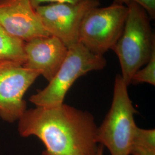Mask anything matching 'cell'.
Returning a JSON list of instances; mask_svg holds the SVG:
<instances>
[{
	"label": "cell",
	"instance_id": "cell-13",
	"mask_svg": "<svg viewBox=\"0 0 155 155\" xmlns=\"http://www.w3.org/2000/svg\"><path fill=\"white\" fill-rule=\"evenodd\" d=\"M134 2L143 7L147 12L150 19L155 17V0H114L113 2L117 4L127 6L130 2Z\"/></svg>",
	"mask_w": 155,
	"mask_h": 155
},
{
	"label": "cell",
	"instance_id": "cell-5",
	"mask_svg": "<svg viewBox=\"0 0 155 155\" xmlns=\"http://www.w3.org/2000/svg\"><path fill=\"white\" fill-rule=\"evenodd\" d=\"M127 6L110 5L91 10L82 22L79 42L95 54L103 55L112 50L122 34L126 22Z\"/></svg>",
	"mask_w": 155,
	"mask_h": 155
},
{
	"label": "cell",
	"instance_id": "cell-2",
	"mask_svg": "<svg viewBox=\"0 0 155 155\" xmlns=\"http://www.w3.org/2000/svg\"><path fill=\"white\" fill-rule=\"evenodd\" d=\"M122 34L112 50L120 61L123 80L127 86L133 75L145 66L155 51V33L150 18L143 7L131 2Z\"/></svg>",
	"mask_w": 155,
	"mask_h": 155
},
{
	"label": "cell",
	"instance_id": "cell-8",
	"mask_svg": "<svg viewBox=\"0 0 155 155\" xmlns=\"http://www.w3.org/2000/svg\"><path fill=\"white\" fill-rule=\"evenodd\" d=\"M0 25L25 42L50 36L29 0H0Z\"/></svg>",
	"mask_w": 155,
	"mask_h": 155
},
{
	"label": "cell",
	"instance_id": "cell-4",
	"mask_svg": "<svg viewBox=\"0 0 155 155\" xmlns=\"http://www.w3.org/2000/svg\"><path fill=\"white\" fill-rule=\"evenodd\" d=\"M106 64L104 56L91 52L79 42L68 48L64 61L47 86L32 95L29 100L37 107L61 105L68 91L79 78L90 71L101 70Z\"/></svg>",
	"mask_w": 155,
	"mask_h": 155
},
{
	"label": "cell",
	"instance_id": "cell-3",
	"mask_svg": "<svg viewBox=\"0 0 155 155\" xmlns=\"http://www.w3.org/2000/svg\"><path fill=\"white\" fill-rule=\"evenodd\" d=\"M134 107L127 86L120 74L115 78L110 109L97 130L98 144L106 147L111 155H130L133 133L137 126Z\"/></svg>",
	"mask_w": 155,
	"mask_h": 155
},
{
	"label": "cell",
	"instance_id": "cell-16",
	"mask_svg": "<svg viewBox=\"0 0 155 155\" xmlns=\"http://www.w3.org/2000/svg\"><path fill=\"white\" fill-rule=\"evenodd\" d=\"M104 147L101 144H99L97 155H104Z\"/></svg>",
	"mask_w": 155,
	"mask_h": 155
},
{
	"label": "cell",
	"instance_id": "cell-14",
	"mask_svg": "<svg viewBox=\"0 0 155 155\" xmlns=\"http://www.w3.org/2000/svg\"><path fill=\"white\" fill-rule=\"evenodd\" d=\"M31 4L35 9L39 6L41 5L45 2H52V3H61V4H77L81 3L85 0H29Z\"/></svg>",
	"mask_w": 155,
	"mask_h": 155
},
{
	"label": "cell",
	"instance_id": "cell-12",
	"mask_svg": "<svg viewBox=\"0 0 155 155\" xmlns=\"http://www.w3.org/2000/svg\"><path fill=\"white\" fill-rule=\"evenodd\" d=\"M132 146L155 150V129H144L136 126L133 133Z\"/></svg>",
	"mask_w": 155,
	"mask_h": 155
},
{
	"label": "cell",
	"instance_id": "cell-1",
	"mask_svg": "<svg viewBox=\"0 0 155 155\" xmlns=\"http://www.w3.org/2000/svg\"><path fill=\"white\" fill-rule=\"evenodd\" d=\"M97 127L91 113L64 103L26 110L18 122L21 136L44 144L42 155H97Z\"/></svg>",
	"mask_w": 155,
	"mask_h": 155
},
{
	"label": "cell",
	"instance_id": "cell-7",
	"mask_svg": "<svg viewBox=\"0 0 155 155\" xmlns=\"http://www.w3.org/2000/svg\"><path fill=\"white\" fill-rule=\"evenodd\" d=\"M40 75L18 63H0V117L4 121L14 122L22 117L27 110L24 95Z\"/></svg>",
	"mask_w": 155,
	"mask_h": 155
},
{
	"label": "cell",
	"instance_id": "cell-15",
	"mask_svg": "<svg viewBox=\"0 0 155 155\" xmlns=\"http://www.w3.org/2000/svg\"><path fill=\"white\" fill-rule=\"evenodd\" d=\"M130 155H155V150L132 146L130 150Z\"/></svg>",
	"mask_w": 155,
	"mask_h": 155
},
{
	"label": "cell",
	"instance_id": "cell-10",
	"mask_svg": "<svg viewBox=\"0 0 155 155\" xmlns=\"http://www.w3.org/2000/svg\"><path fill=\"white\" fill-rule=\"evenodd\" d=\"M25 41L8 33L0 25V63L13 62L24 65L26 61Z\"/></svg>",
	"mask_w": 155,
	"mask_h": 155
},
{
	"label": "cell",
	"instance_id": "cell-9",
	"mask_svg": "<svg viewBox=\"0 0 155 155\" xmlns=\"http://www.w3.org/2000/svg\"><path fill=\"white\" fill-rule=\"evenodd\" d=\"M24 51L26 61L23 66L39 71L50 82L64 61L68 48L61 40L50 35L25 42Z\"/></svg>",
	"mask_w": 155,
	"mask_h": 155
},
{
	"label": "cell",
	"instance_id": "cell-6",
	"mask_svg": "<svg viewBox=\"0 0 155 155\" xmlns=\"http://www.w3.org/2000/svg\"><path fill=\"white\" fill-rule=\"evenodd\" d=\"M99 0H85L77 4L52 3L35 9L45 29L68 48L79 43V30L89 12L100 5Z\"/></svg>",
	"mask_w": 155,
	"mask_h": 155
},
{
	"label": "cell",
	"instance_id": "cell-11",
	"mask_svg": "<svg viewBox=\"0 0 155 155\" xmlns=\"http://www.w3.org/2000/svg\"><path fill=\"white\" fill-rule=\"evenodd\" d=\"M147 83L155 84V51L143 68H140L133 75L130 84Z\"/></svg>",
	"mask_w": 155,
	"mask_h": 155
}]
</instances>
